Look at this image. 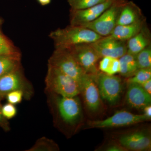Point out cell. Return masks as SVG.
I'll list each match as a JSON object with an SVG mask.
<instances>
[{
    "mask_svg": "<svg viewBox=\"0 0 151 151\" xmlns=\"http://www.w3.org/2000/svg\"><path fill=\"white\" fill-rule=\"evenodd\" d=\"M49 37L53 40L55 48H66L81 44L92 43L103 37L87 28L71 25L51 32Z\"/></svg>",
    "mask_w": 151,
    "mask_h": 151,
    "instance_id": "6da1fadb",
    "label": "cell"
},
{
    "mask_svg": "<svg viewBox=\"0 0 151 151\" xmlns=\"http://www.w3.org/2000/svg\"><path fill=\"white\" fill-rule=\"evenodd\" d=\"M45 82L47 89L52 94L69 97L80 94V85L77 81L48 64Z\"/></svg>",
    "mask_w": 151,
    "mask_h": 151,
    "instance_id": "7a4b0ae2",
    "label": "cell"
},
{
    "mask_svg": "<svg viewBox=\"0 0 151 151\" xmlns=\"http://www.w3.org/2000/svg\"><path fill=\"white\" fill-rule=\"evenodd\" d=\"M150 121L143 114H134L129 111L121 110L117 111L107 119L88 121L86 123V129L122 128Z\"/></svg>",
    "mask_w": 151,
    "mask_h": 151,
    "instance_id": "3957f363",
    "label": "cell"
},
{
    "mask_svg": "<svg viewBox=\"0 0 151 151\" xmlns=\"http://www.w3.org/2000/svg\"><path fill=\"white\" fill-rule=\"evenodd\" d=\"M93 76L102 100L112 106L117 105L121 100L123 90L121 77L116 75H108L100 71Z\"/></svg>",
    "mask_w": 151,
    "mask_h": 151,
    "instance_id": "277c9868",
    "label": "cell"
},
{
    "mask_svg": "<svg viewBox=\"0 0 151 151\" xmlns=\"http://www.w3.org/2000/svg\"><path fill=\"white\" fill-rule=\"evenodd\" d=\"M48 64L56 68L73 78L79 85L86 74L74 57L66 48H55L49 59Z\"/></svg>",
    "mask_w": 151,
    "mask_h": 151,
    "instance_id": "5b68a950",
    "label": "cell"
},
{
    "mask_svg": "<svg viewBox=\"0 0 151 151\" xmlns=\"http://www.w3.org/2000/svg\"><path fill=\"white\" fill-rule=\"evenodd\" d=\"M127 1V0H116L99 17L82 27L92 30L103 37L110 35L116 27L122 6Z\"/></svg>",
    "mask_w": 151,
    "mask_h": 151,
    "instance_id": "8992f818",
    "label": "cell"
},
{
    "mask_svg": "<svg viewBox=\"0 0 151 151\" xmlns=\"http://www.w3.org/2000/svg\"><path fill=\"white\" fill-rule=\"evenodd\" d=\"M113 138L127 151H151V135L150 129L142 128L122 132Z\"/></svg>",
    "mask_w": 151,
    "mask_h": 151,
    "instance_id": "52a82bcc",
    "label": "cell"
},
{
    "mask_svg": "<svg viewBox=\"0 0 151 151\" xmlns=\"http://www.w3.org/2000/svg\"><path fill=\"white\" fill-rule=\"evenodd\" d=\"M57 95L56 109L60 119L68 126L79 125L83 120V116L78 96L69 97Z\"/></svg>",
    "mask_w": 151,
    "mask_h": 151,
    "instance_id": "ba28073f",
    "label": "cell"
},
{
    "mask_svg": "<svg viewBox=\"0 0 151 151\" xmlns=\"http://www.w3.org/2000/svg\"><path fill=\"white\" fill-rule=\"evenodd\" d=\"M74 57L85 73L96 75L99 73L100 55L90 44H81L66 48Z\"/></svg>",
    "mask_w": 151,
    "mask_h": 151,
    "instance_id": "9c48e42d",
    "label": "cell"
},
{
    "mask_svg": "<svg viewBox=\"0 0 151 151\" xmlns=\"http://www.w3.org/2000/svg\"><path fill=\"white\" fill-rule=\"evenodd\" d=\"M80 88L87 111L94 114L102 111L103 101L93 76L86 73L81 80Z\"/></svg>",
    "mask_w": 151,
    "mask_h": 151,
    "instance_id": "30bf717a",
    "label": "cell"
},
{
    "mask_svg": "<svg viewBox=\"0 0 151 151\" xmlns=\"http://www.w3.org/2000/svg\"><path fill=\"white\" fill-rule=\"evenodd\" d=\"M116 0H106L84 9L72 10L70 12V25L83 26L84 25L94 21L110 7Z\"/></svg>",
    "mask_w": 151,
    "mask_h": 151,
    "instance_id": "8fae6325",
    "label": "cell"
},
{
    "mask_svg": "<svg viewBox=\"0 0 151 151\" xmlns=\"http://www.w3.org/2000/svg\"><path fill=\"white\" fill-rule=\"evenodd\" d=\"M100 58L111 57L119 58L127 53V41L117 40L109 36L90 43Z\"/></svg>",
    "mask_w": 151,
    "mask_h": 151,
    "instance_id": "7c38bea8",
    "label": "cell"
},
{
    "mask_svg": "<svg viewBox=\"0 0 151 151\" xmlns=\"http://www.w3.org/2000/svg\"><path fill=\"white\" fill-rule=\"evenodd\" d=\"M127 89L126 96L127 105L136 110H142L151 104V95L147 93L139 84L127 83Z\"/></svg>",
    "mask_w": 151,
    "mask_h": 151,
    "instance_id": "4fadbf2b",
    "label": "cell"
},
{
    "mask_svg": "<svg viewBox=\"0 0 151 151\" xmlns=\"http://www.w3.org/2000/svg\"><path fill=\"white\" fill-rule=\"evenodd\" d=\"M27 86L19 69L3 76L0 77V100L14 90H22L24 93Z\"/></svg>",
    "mask_w": 151,
    "mask_h": 151,
    "instance_id": "5bb4252c",
    "label": "cell"
},
{
    "mask_svg": "<svg viewBox=\"0 0 151 151\" xmlns=\"http://www.w3.org/2000/svg\"><path fill=\"white\" fill-rule=\"evenodd\" d=\"M145 23L144 18L131 24L116 25L109 36L117 40L127 41L139 32Z\"/></svg>",
    "mask_w": 151,
    "mask_h": 151,
    "instance_id": "9a60e30c",
    "label": "cell"
},
{
    "mask_svg": "<svg viewBox=\"0 0 151 151\" xmlns=\"http://www.w3.org/2000/svg\"><path fill=\"white\" fill-rule=\"evenodd\" d=\"M143 18L140 9L132 1H127L121 9L116 25L131 24Z\"/></svg>",
    "mask_w": 151,
    "mask_h": 151,
    "instance_id": "2e32d148",
    "label": "cell"
},
{
    "mask_svg": "<svg viewBox=\"0 0 151 151\" xmlns=\"http://www.w3.org/2000/svg\"><path fill=\"white\" fill-rule=\"evenodd\" d=\"M150 45V33L145 24L139 32L127 41V53L136 55Z\"/></svg>",
    "mask_w": 151,
    "mask_h": 151,
    "instance_id": "e0dca14e",
    "label": "cell"
},
{
    "mask_svg": "<svg viewBox=\"0 0 151 151\" xmlns=\"http://www.w3.org/2000/svg\"><path fill=\"white\" fill-rule=\"evenodd\" d=\"M120 63V75L126 78L132 77L139 68L138 67L136 55L127 53L119 58Z\"/></svg>",
    "mask_w": 151,
    "mask_h": 151,
    "instance_id": "ac0fdd59",
    "label": "cell"
},
{
    "mask_svg": "<svg viewBox=\"0 0 151 151\" xmlns=\"http://www.w3.org/2000/svg\"><path fill=\"white\" fill-rule=\"evenodd\" d=\"M20 55H0V77L19 69Z\"/></svg>",
    "mask_w": 151,
    "mask_h": 151,
    "instance_id": "d6986e66",
    "label": "cell"
},
{
    "mask_svg": "<svg viewBox=\"0 0 151 151\" xmlns=\"http://www.w3.org/2000/svg\"><path fill=\"white\" fill-rule=\"evenodd\" d=\"M100 59L98 64V68L100 71L111 75L120 73V63L119 58L104 57Z\"/></svg>",
    "mask_w": 151,
    "mask_h": 151,
    "instance_id": "ffe728a7",
    "label": "cell"
},
{
    "mask_svg": "<svg viewBox=\"0 0 151 151\" xmlns=\"http://www.w3.org/2000/svg\"><path fill=\"white\" fill-rule=\"evenodd\" d=\"M136 58L139 69L151 68V45L136 55Z\"/></svg>",
    "mask_w": 151,
    "mask_h": 151,
    "instance_id": "44dd1931",
    "label": "cell"
},
{
    "mask_svg": "<svg viewBox=\"0 0 151 151\" xmlns=\"http://www.w3.org/2000/svg\"><path fill=\"white\" fill-rule=\"evenodd\" d=\"M151 78V68H140L132 77L127 78L126 83L141 84Z\"/></svg>",
    "mask_w": 151,
    "mask_h": 151,
    "instance_id": "7402d4cb",
    "label": "cell"
},
{
    "mask_svg": "<svg viewBox=\"0 0 151 151\" xmlns=\"http://www.w3.org/2000/svg\"><path fill=\"white\" fill-rule=\"evenodd\" d=\"M106 0H67L72 10H78L89 8Z\"/></svg>",
    "mask_w": 151,
    "mask_h": 151,
    "instance_id": "603a6c76",
    "label": "cell"
},
{
    "mask_svg": "<svg viewBox=\"0 0 151 151\" xmlns=\"http://www.w3.org/2000/svg\"><path fill=\"white\" fill-rule=\"evenodd\" d=\"M95 151H127L113 138L111 139L105 141V142L97 148Z\"/></svg>",
    "mask_w": 151,
    "mask_h": 151,
    "instance_id": "cb8c5ba5",
    "label": "cell"
},
{
    "mask_svg": "<svg viewBox=\"0 0 151 151\" xmlns=\"http://www.w3.org/2000/svg\"><path fill=\"white\" fill-rule=\"evenodd\" d=\"M24 94V92L22 90H14L9 92L6 97L9 103L15 105L21 102Z\"/></svg>",
    "mask_w": 151,
    "mask_h": 151,
    "instance_id": "d4e9b609",
    "label": "cell"
},
{
    "mask_svg": "<svg viewBox=\"0 0 151 151\" xmlns=\"http://www.w3.org/2000/svg\"><path fill=\"white\" fill-rule=\"evenodd\" d=\"M2 113L3 116L6 119H12L16 115L17 108L13 104L9 103L2 106L1 108Z\"/></svg>",
    "mask_w": 151,
    "mask_h": 151,
    "instance_id": "484cf974",
    "label": "cell"
},
{
    "mask_svg": "<svg viewBox=\"0 0 151 151\" xmlns=\"http://www.w3.org/2000/svg\"><path fill=\"white\" fill-rule=\"evenodd\" d=\"M20 55L12 44L0 43V55Z\"/></svg>",
    "mask_w": 151,
    "mask_h": 151,
    "instance_id": "4316f807",
    "label": "cell"
},
{
    "mask_svg": "<svg viewBox=\"0 0 151 151\" xmlns=\"http://www.w3.org/2000/svg\"><path fill=\"white\" fill-rule=\"evenodd\" d=\"M2 106L0 104V127L2 128L3 129L6 131H9L10 129L9 125L7 119H6L3 116L1 111Z\"/></svg>",
    "mask_w": 151,
    "mask_h": 151,
    "instance_id": "83f0119b",
    "label": "cell"
},
{
    "mask_svg": "<svg viewBox=\"0 0 151 151\" xmlns=\"http://www.w3.org/2000/svg\"><path fill=\"white\" fill-rule=\"evenodd\" d=\"M145 90L151 95V78L139 84Z\"/></svg>",
    "mask_w": 151,
    "mask_h": 151,
    "instance_id": "f1b7e54d",
    "label": "cell"
},
{
    "mask_svg": "<svg viewBox=\"0 0 151 151\" xmlns=\"http://www.w3.org/2000/svg\"><path fill=\"white\" fill-rule=\"evenodd\" d=\"M143 114L150 121L151 119V104L147 105L142 109Z\"/></svg>",
    "mask_w": 151,
    "mask_h": 151,
    "instance_id": "f546056e",
    "label": "cell"
},
{
    "mask_svg": "<svg viewBox=\"0 0 151 151\" xmlns=\"http://www.w3.org/2000/svg\"><path fill=\"white\" fill-rule=\"evenodd\" d=\"M2 21L0 19V43L5 44H12L10 41L7 39L6 37L2 33L1 30V25L2 24Z\"/></svg>",
    "mask_w": 151,
    "mask_h": 151,
    "instance_id": "4dcf8cb0",
    "label": "cell"
},
{
    "mask_svg": "<svg viewBox=\"0 0 151 151\" xmlns=\"http://www.w3.org/2000/svg\"><path fill=\"white\" fill-rule=\"evenodd\" d=\"M40 4L42 6H45L49 4L52 0H37Z\"/></svg>",
    "mask_w": 151,
    "mask_h": 151,
    "instance_id": "1f68e13d",
    "label": "cell"
}]
</instances>
